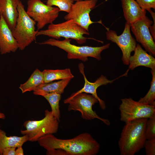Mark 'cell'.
<instances>
[{"label": "cell", "mask_w": 155, "mask_h": 155, "mask_svg": "<svg viewBox=\"0 0 155 155\" xmlns=\"http://www.w3.org/2000/svg\"><path fill=\"white\" fill-rule=\"evenodd\" d=\"M37 142L47 155H96L100 145L89 133H81L70 139L58 138L53 134L45 135Z\"/></svg>", "instance_id": "1"}, {"label": "cell", "mask_w": 155, "mask_h": 155, "mask_svg": "<svg viewBox=\"0 0 155 155\" xmlns=\"http://www.w3.org/2000/svg\"><path fill=\"white\" fill-rule=\"evenodd\" d=\"M153 23L146 16L132 24L130 28L136 40L141 44L150 54L155 56V43L149 30Z\"/></svg>", "instance_id": "12"}, {"label": "cell", "mask_w": 155, "mask_h": 155, "mask_svg": "<svg viewBox=\"0 0 155 155\" xmlns=\"http://www.w3.org/2000/svg\"><path fill=\"white\" fill-rule=\"evenodd\" d=\"M18 16L14 28L11 30L21 51L35 40L38 30L35 29L36 22L27 13L20 0L18 5Z\"/></svg>", "instance_id": "4"}, {"label": "cell", "mask_w": 155, "mask_h": 155, "mask_svg": "<svg viewBox=\"0 0 155 155\" xmlns=\"http://www.w3.org/2000/svg\"><path fill=\"white\" fill-rule=\"evenodd\" d=\"M119 109L120 120L127 123L142 118L148 119L155 115V106L146 104L131 98L121 99Z\"/></svg>", "instance_id": "8"}, {"label": "cell", "mask_w": 155, "mask_h": 155, "mask_svg": "<svg viewBox=\"0 0 155 155\" xmlns=\"http://www.w3.org/2000/svg\"><path fill=\"white\" fill-rule=\"evenodd\" d=\"M146 155H155V138L146 139L144 144Z\"/></svg>", "instance_id": "26"}, {"label": "cell", "mask_w": 155, "mask_h": 155, "mask_svg": "<svg viewBox=\"0 0 155 155\" xmlns=\"http://www.w3.org/2000/svg\"><path fill=\"white\" fill-rule=\"evenodd\" d=\"M98 0H81L73 3L70 12L64 18L66 20H72L80 26L89 31L90 25L98 23L102 24L101 21L97 22L92 21L90 16L92 9L96 5Z\"/></svg>", "instance_id": "10"}, {"label": "cell", "mask_w": 155, "mask_h": 155, "mask_svg": "<svg viewBox=\"0 0 155 155\" xmlns=\"http://www.w3.org/2000/svg\"><path fill=\"white\" fill-rule=\"evenodd\" d=\"M78 67L80 72L84 76L85 81L84 86L82 89L72 94L69 98L72 97L75 95L84 92L90 94L98 100L101 108L103 110H105L106 108V104L105 102L98 96L96 92L97 89L101 86L106 85L108 84L112 83L115 80L119 78L127 75L128 71H127L125 74L113 80H109L105 76L101 75L95 82H92L88 81L86 78L84 71V66L83 64L82 63H80Z\"/></svg>", "instance_id": "13"}, {"label": "cell", "mask_w": 155, "mask_h": 155, "mask_svg": "<svg viewBox=\"0 0 155 155\" xmlns=\"http://www.w3.org/2000/svg\"><path fill=\"white\" fill-rule=\"evenodd\" d=\"M44 83L51 82L58 80L70 79L73 78L70 69H45L43 71Z\"/></svg>", "instance_id": "21"}, {"label": "cell", "mask_w": 155, "mask_h": 155, "mask_svg": "<svg viewBox=\"0 0 155 155\" xmlns=\"http://www.w3.org/2000/svg\"><path fill=\"white\" fill-rule=\"evenodd\" d=\"M16 148L9 147L4 148L2 152V155H16Z\"/></svg>", "instance_id": "29"}, {"label": "cell", "mask_w": 155, "mask_h": 155, "mask_svg": "<svg viewBox=\"0 0 155 155\" xmlns=\"http://www.w3.org/2000/svg\"><path fill=\"white\" fill-rule=\"evenodd\" d=\"M134 53L129 58V69L133 70L137 67L144 66L155 69V58L148 54L139 44H137L134 51Z\"/></svg>", "instance_id": "15"}, {"label": "cell", "mask_w": 155, "mask_h": 155, "mask_svg": "<svg viewBox=\"0 0 155 155\" xmlns=\"http://www.w3.org/2000/svg\"><path fill=\"white\" fill-rule=\"evenodd\" d=\"M18 0H0V14L11 30L16 25L18 16Z\"/></svg>", "instance_id": "16"}, {"label": "cell", "mask_w": 155, "mask_h": 155, "mask_svg": "<svg viewBox=\"0 0 155 155\" xmlns=\"http://www.w3.org/2000/svg\"><path fill=\"white\" fill-rule=\"evenodd\" d=\"M71 40L69 38H65L63 40H59L51 38L38 44L57 47L67 53V57L68 59H79L84 62L87 61L89 57L100 60L101 59V52L108 48L110 45V43H108L99 47L80 46L71 44Z\"/></svg>", "instance_id": "3"}, {"label": "cell", "mask_w": 155, "mask_h": 155, "mask_svg": "<svg viewBox=\"0 0 155 155\" xmlns=\"http://www.w3.org/2000/svg\"><path fill=\"white\" fill-rule=\"evenodd\" d=\"M73 1H80V0H73Z\"/></svg>", "instance_id": "32"}, {"label": "cell", "mask_w": 155, "mask_h": 155, "mask_svg": "<svg viewBox=\"0 0 155 155\" xmlns=\"http://www.w3.org/2000/svg\"><path fill=\"white\" fill-rule=\"evenodd\" d=\"M123 15L130 26L146 16V10L142 9L135 0H121Z\"/></svg>", "instance_id": "17"}, {"label": "cell", "mask_w": 155, "mask_h": 155, "mask_svg": "<svg viewBox=\"0 0 155 155\" xmlns=\"http://www.w3.org/2000/svg\"><path fill=\"white\" fill-rule=\"evenodd\" d=\"M61 94L53 93L46 94L43 96L50 104L52 114L59 122L60 118L59 102L61 98Z\"/></svg>", "instance_id": "22"}, {"label": "cell", "mask_w": 155, "mask_h": 155, "mask_svg": "<svg viewBox=\"0 0 155 155\" xmlns=\"http://www.w3.org/2000/svg\"><path fill=\"white\" fill-rule=\"evenodd\" d=\"M16 149V155H23L24 153L22 146L18 147Z\"/></svg>", "instance_id": "30"}, {"label": "cell", "mask_w": 155, "mask_h": 155, "mask_svg": "<svg viewBox=\"0 0 155 155\" xmlns=\"http://www.w3.org/2000/svg\"><path fill=\"white\" fill-rule=\"evenodd\" d=\"M146 139L155 138V115L148 119L145 128Z\"/></svg>", "instance_id": "25"}, {"label": "cell", "mask_w": 155, "mask_h": 155, "mask_svg": "<svg viewBox=\"0 0 155 155\" xmlns=\"http://www.w3.org/2000/svg\"><path fill=\"white\" fill-rule=\"evenodd\" d=\"M5 118V116L4 114L3 113L0 112V119H4Z\"/></svg>", "instance_id": "31"}, {"label": "cell", "mask_w": 155, "mask_h": 155, "mask_svg": "<svg viewBox=\"0 0 155 155\" xmlns=\"http://www.w3.org/2000/svg\"><path fill=\"white\" fill-rule=\"evenodd\" d=\"M107 40L115 43L122 53L121 59L123 64L129 65L131 53L136 47V42L130 32V26L126 22L123 33L118 35L116 32L108 29L106 32Z\"/></svg>", "instance_id": "11"}, {"label": "cell", "mask_w": 155, "mask_h": 155, "mask_svg": "<svg viewBox=\"0 0 155 155\" xmlns=\"http://www.w3.org/2000/svg\"><path fill=\"white\" fill-rule=\"evenodd\" d=\"M143 9L148 11L155 9V0H135Z\"/></svg>", "instance_id": "27"}, {"label": "cell", "mask_w": 155, "mask_h": 155, "mask_svg": "<svg viewBox=\"0 0 155 155\" xmlns=\"http://www.w3.org/2000/svg\"><path fill=\"white\" fill-rule=\"evenodd\" d=\"M27 3V13L36 22L38 30L52 23L60 12L57 7L47 5L41 0H28Z\"/></svg>", "instance_id": "9"}, {"label": "cell", "mask_w": 155, "mask_h": 155, "mask_svg": "<svg viewBox=\"0 0 155 155\" xmlns=\"http://www.w3.org/2000/svg\"><path fill=\"white\" fill-rule=\"evenodd\" d=\"M63 102L69 104L68 111H79L81 114V117L84 119L92 120L97 119L107 125L111 124L108 119L99 117L92 109L93 106L98 103V101L91 94L84 92L80 93L72 97L65 99Z\"/></svg>", "instance_id": "7"}, {"label": "cell", "mask_w": 155, "mask_h": 155, "mask_svg": "<svg viewBox=\"0 0 155 155\" xmlns=\"http://www.w3.org/2000/svg\"><path fill=\"white\" fill-rule=\"evenodd\" d=\"M89 34L88 31L70 20L58 24H50L46 29L38 30L36 36L44 35L57 40L63 37L74 39L78 44H82L89 38L84 35Z\"/></svg>", "instance_id": "5"}, {"label": "cell", "mask_w": 155, "mask_h": 155, "mask_svg": "<svg viewBox=\"0 0 155 155\" xmlns=\"http://www.w3.org/2000/svg\"><path fill=\"white\" fill-rule=\"evenodd\" d=\"M151 14L153 20L154 24L152 26H151L149 28L150 32H151V35L154 40L155 39V14L154 12L152 11L151 9L148 11Z\"/></svg>", "instance_id": "28"}, {"label": "cell", "mask_w": 155, "mask_h": 155, "mask_svg": "<svg viewBox=\"0 0 155 155\" xmlns=\"http://www.w3.org/2000/svg\"><path fill=\"white\" fill-rule=\"evenodd\" d=\"M148 119H139L125 123L118 142L121 155H134L144 148Z\"/></svg>", "instance_id": "2"}, {"label": "cell", "mask_w": 155, "mask_h": 155, "mask_svg": "<svg viewBox=\"0 0 155 155\" xmlns=\"http://www.w3.org/2000/svg\"><path fill=\"white\" fill-rule=\"evenodd\" d=\"M44 83L42 71L36 69L27 81L21 84L19 88L22 93L33 91L40 85Z\"/></svg>", "instance_id": "20"}, {"label": "cell", "mask_w": 155, "mask_h": 155, "mask_svg": "<svg viewBox=\"0 0 155 155\" xmlns=\"http://www.w3.org/2000/svg\"><path fill=\"white\" fill-rule=\"evenodd\" d=\"M46 4L51 6H57L59 11L69 13L74 3L73 0H45Z\"/></svg>", "instance_id": "24"}, {"label": "cell", "mask_w": 155, "mask_h": 155, "mask_svg": "<svg viewBox=\"0 0 155 155\" xmlns=\"http://www.w3.org/2000/svg\"><path fill=\"white\" fill-rule=\"evenodd\" d=\"M0 17H1V15L0 14Z\"/></svg>", "instance_id": "33"}, {"label": "cell", "mask_w": 155, "mask_h": 155, "mask_svg": "<svg viewBox=\"0 0 155 155\" xmlns=\"http://www.w3.org/2000/svg\"><path fill=\"white\" fill-rule=\"evenodd\" d=\"M28 141V136L24 135L21 137L16 136H7L6 133L0 129V155L3 149L7 147L17 148L22 146L23 144Z\"/></svg>", "instance_id": "19"}, {"label": "cell", "mask_w": 155, "mask_h": 155, "mask_svg": "<svg viewBox=\"0 0 155 155\" xmlns=\"http://www.w3.org/2000/svg\"><path fill=\"white\" fill-rule=\"evenodd\" d=\"M71 79H63L57 82L43 83L33 91V94L43 97L46 94L53 93L61 94L64 92L65 88Z\"/></svg>", "instance_id": "18"}, {"label": "cell", "mask_w": 155, "mask_h": 155, "mask_svg": "<svg viewBox=\"0 0 155 155\" xmlns=\"http://www.w3.org/2000/svg\"><path fill=\"white\" fill-rule=\"evenodd\" d=\"M44 117L39 120H28L25 121L24 126L26 129L21 130L23 135L28 136V141L34 142L43 136L57 133L59 122L53 115L51 111H45Z\"/></svg>", "instance_id": "6"}, {"label": "cell", "mask_w": 155, "mask_h": 155, "mask_svg": "<svg viewBox=\"0 0 155 155\" xmlns=\"http://www.w3.org/2000/svg\"><path fill=\"white\" fill-rule=\"evenodd\" d=\"M151 71L152 79L150 89L145 96L138 101L145 104L155 106V69H151Z\"/></svg>", "instance_id": "23"}, {"label": "cell", "mask_w": 155, "mask_h": 155, "mask_svg": "<svg viewBox=\"0 0 155 155\" xmlns=\"http://www.w3.org/2000/svg\"><path fill=\"white\" fill-rule=\"evenodd\" d=\"M19 49L18 44L11 29L1 15L0 18V53L5 54L15 52Z\"/></svg>", "instance_id": "14"}]
</instances>
